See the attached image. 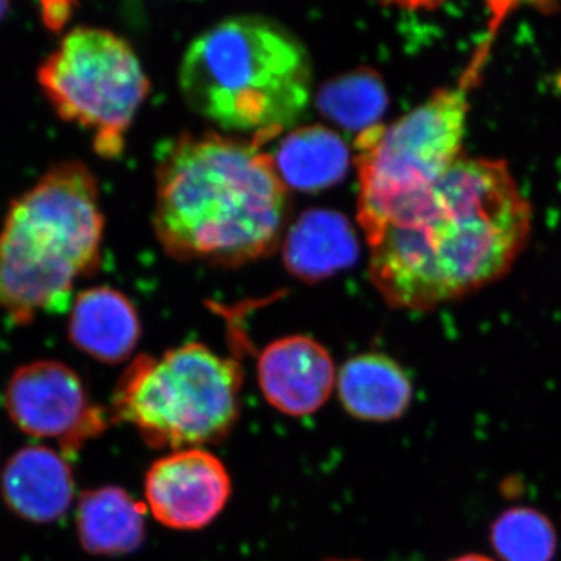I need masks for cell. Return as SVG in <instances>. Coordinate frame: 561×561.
I'll return each mask as SVG.
<instances>
[{
  "label": "cell",
  "instance_id": "cell-1",
  "mask_svg": "<svg viewBox=\"0 0 561 561\" xmlns=\"http://www.w3.org/2000/svg\"><path fill=\"white\" fill-rule=\"evenodd\" d=\"M531 217L507 162L463 157L368 242L373 284L404 311L460 300L511 272Z\"/></svg>",
  "mask_w": 561,
  "mask_h": 561
},
{
  "label": "cell",
  "instance_id": "cell-2",
  "mask_svg": "<svg viewBox=\"0 0 561 561\" xmlns=\"http://www.w3.org/2000/svg\"><path fill=\"white\" fill-rule=\"evenodd\" d=\"M286 213L275 161L250 140L187 133L158 154L153 230L175 260H260L278 247Z\"/></svg>",
  "mask_w": 561,
  "mask_h": 561
},
{
  "label": "cell",
  "instance_id": "cell-3",
  "mask_svg": "<svg viewBox=\"0 0 561 561\" xmlns=\"http://www.w3.org/2000/svg\"><path fill=\"white\" fill-rule=\"evenodd\" d=\"M179 84L192 111L261 146L297 124L312 94V62L297 35L271 18L210 25L184 51Z\"/></svg>",
  "mask_w": 561,
  "mask_h": 561
},
{
  "label": "cell",
  "instance_id": "cell-4",
  "mask_svg": "<svg viewBox=\"0 0 561 561\" xmlns=\"http://www.w3.org/2000/svg\"><path fill=\"white\" fill-rule=\"evenodd\" d=\"M103 231L94 172L81 161L51 164L0 228V311L21 327L66 311L76 284L101 265Z\"/></svg>",
  "mask_w": 561,
  "mask_h": 561
},
{
  "label": "cell",
  "instance_id": "cell-5",
  "mask_svg": "<svg viewBox=\"0 0 561 561\" xmlns=\"http://www.w3.org/2000/svg\"><path fill=\"white\" fill-rule=\"evenodd\" d=\"M504 16L505 11L496 14L456 84L435 91L400 119L360 133L356 140L357 217L367 242L465 157L470 95L481 79Z\"/></svg>",
  "mask_w": 561,
  "mask_h": 561
},
{
  "label": "cell",
  "instance_id": "cell-6",
  "mask_svg": "<svg viewBox=\"0 0 561 561\" xmlns=\"http://www.w3.org/2000/svg\"><path fill=\"white\" fill-rule=\"evenodd\" d=\"M242 382L238 360L186 343L161 357H136L114 390L111 419L130 424L154 449L216 445L241 415Z\"/></svg>",
  "mask_w": 561,
  "mask_h": 561
},
{
  "label": "cell",
  "instance_id": "cell-7",
  "mask_svg": "<svg viewBox=\"0 0 561 561\" xmlns=\"http://www.w3.org/2000/svg\"><path fill=\"white\" fill-rule=\"evenodd\" d=\"M36 79L57 116L92 133L102 158H117L150 91L130 43L108 28H70L41 61Z\"/></svg>",
  "mask_w": 561,
  "mask_h": 561
},
{
  "label": "cell",
  "instance_id": "cell-8",
  "mask_svg": "<svg viewBox=\"0 0 561 561\" xmlns=\"http://www.w3.org/2000/svg\"><path fill=\"white\" fill-rule=\"evenodd\" d=\"M5 409L14 426L76 454L108 427L111 412L91 401L79 373L60 360H35L11 375Z\"/></svg>",
  "mask_w": 561,
  "mask_h": 561
},
{
  "label": "cell",
  "instance_id": "cell-9",
  "mask_svg": "<svg viewBox=\"0 0 561 561\" xmlns=\"http://www.w3.org/2000/svg\"><path fill=\"white\" fill-rule=\"evenodd\" d=\"M232 483L219 457L203 448L180 449L151 465L144 482L150 513L162 526L201 530L227 507Z\"/></svg>",
  "mask_w": 561,
  "mask_h": 561
},
{
  "label": "cell",
  "instance_id": "cell-10",
  "mask_svg": "<svg viewBox=\"0 0 561 561\" xmlns=\"http://www.w3.org/2000/svg\"><path fill=\"white\" fill-rule=\"evenodd\" d=\"M265 401L290 416L319 412L337 383L330 351L308 335H289L265 346L257 360Z\"/></svg>",
  "mask_w": 561,
  "mask_h": 561
},
{
  "label": "cell",
  "instance_id": "cell-11",
  "mask_svg": "<svg viewBox=\"0 0 561 561\" xmlns=\"http://www.w3.org/2000/svg\"><path fill=\"white\" fill-rule=\"evenodd\" d=\"M0 491L14 515L33 524H50L69 511L76 482L60 454L46 446H28L7 461Z\"/></svg>",
  "mask_w": 561,
  "mask_h": 561
},
{
  "label": "cell",
  "instance_id": "cell-12",
  "mask_svg": "<svg viewBox=\"0 0 561 561\" xmlns=\"http://www.w3.org/2000/svg\"><path fill=\"white\" fill-rule=\"evenodd\" d=\"M70 343L102 364L130 359L140 339V320L130 298L108 286L91 287L73 298L68 320Z\"/></svg>",
  "mask_w": 561,
  "mask_h": 561
},
{
  "label": "cell",
  "instance_id": "cell-13",
  "mask_svg": "<svg viewBox=\"0 0 561 561\" xmlns=\"http://www.w3.org/2000/svg\"><path fill=\"white\" fill-rule=\"evenodd\" d=\"M359 256V243L350 220L330 209L306 210L284 241L287 271L308 283L348 268Z\"/></svg>",
  "mask_w": 561,
  "mask_h": 561
},
{
  "label": "cell",
  "instance_id": "cell-14",
  "mask_svg": "<svg viewBox=\"0 0 561 561\" xmlns=\"http://www.w3.org/2000/svg\"><path fill=\"white\" fill-rule=\"evenodd\" d=\"M335 386L345 411L362 421L398 420L412 404L411 379L386 354H360L346 360Z\"/></svg>",
  "mask_w": 561,
  "mask_h": 561
},
{
  "label": "cell",
  "instance_id": "cell-15",
  "mask_svg": "<svg viewBox=\"0 0 561 561\" xmlns=\"http://www.w3.org/2000/svg\"><path fill=\"white\" fill-rule=\"evenodd\" d=\"M77 535L92 556H127L146 538V507L121 486L84 491L77 505Z\"/></svg>",
  "mask_w": 561,
  "mask_h": 561
},
{
  "label": "cell",
  "instance_id": "cell-16",
  "mask_svg": "<svg viewBox=\"0 0 561 561\" xmlns=\"http://www.w3.org/2000/svg\"><path fill=\"white\" fill-rule=\"evenodd\" d=\"M348 144L324 125L294 128L276 149V171L286 187L316 192L345 179L350 169Z\"/></svg>",
  "mask_w": 561,
  "mask_h": 561
},
{
  "label": "cell",
  "instance_id": "cell-17",
  "mask_svg": "<svg viewBox=\"0 0 561 561\" xmlns=\"http://www.w3.org/2000/svg\"><path fill=\"white\" fill-rule=\"evenodd\" d=\"M316 103L324 117L360 135L381 125L389 94L378 72L360 68L321 84Z\"/></svg>",
  "mask_w": 561,
  "mask_h": 561
},
{
  "label": "cell",
  "instance_id": "cell-18",
  "mask_svg": "<svg viewBox=\"0 0 561 561\" xmlns=\"http://www.w3.org/2000/svg\"><path fill=\"white\" fill-rule=\"evenodd\" d=\"M491 545L504 561H552L557 531L542 513L534 508H511L491 526Z\"/></svg>",
  "mask_w": 561,
  "mask_h": 561
},
{
  "label": "cell",
  "instance_id": "cell-19",
  "mask_svg": "<svg viewBox=\"0 0 561 561\" xmlns=\"http://www.w3.org/2000/svg\"><path fill=\"white\" fill-rule=\"evenodd\" d=\"M73 9H76V3L66 2V0L39 3L41 22L47 31L60 33L72 18Z\"/></svg>",
  "mask_w": 561,
  "mask_h": 561
},
{
  "label": "cell",
  "instance_id": "cell-20",
  "mask_svg": "<svg viewBox=\"0 0 561 561\" xmlns=\"http://www.w3.org/2000/svg\"><path fill=\"white\" fill-rule=\"evenodd\" d=\"M451 561H494L490 559V557L481 556V553H467V556H461L459 559H454Z\"/></svg>",
  "mask_w": 561,
  "mask_h": 561
},
{
  "label": "cell",
  "instance_id": "cell-21",
  "mask_svg": "<svg viewBox=\"0 0 561 561\" xmlns=\"http://www.w3.org/2000/svg\"><path fill=\"white\" fill-rule=\"evenodd\" d=\"M9 10H10V3L2 2V0H0V22H2L3 18L7 16V13H9Z\"/></svg>",
  "mask_w": 561,
  "mask_h": 561
},
{
  "label": "cell",
  "instance_id": "cell-22",
  "mask_svg": "<svg viewBox=\"0 0 561 561\" xmlns=\"http://www.w3.org/2000/svg\"><path fill=\"white\" fill-rule=\"evenodd\" d=\"M328 561H359V560H328Z\"/></svg>",
  "mask_w": 561,
  "mask_h": 561
}]
</instances>
